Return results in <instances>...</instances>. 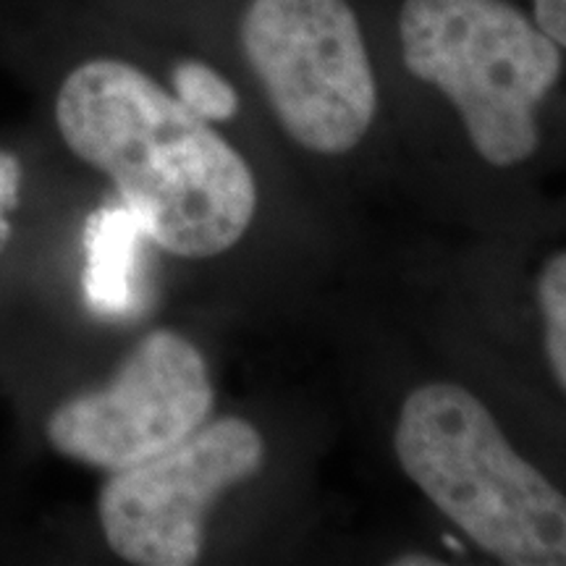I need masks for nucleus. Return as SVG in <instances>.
I'll use <instances>...</instances> for the list:
<instances>
[{"label":"nucleus","mask_w":566,"mask_h":566,"mask_svg":"<svg viewBox=\"0 0 566 566\" xmlns=\"http://www.w3.org/2000/svg\"><path fill=\"white\" fill-rule=\"evenodd\" d=\"M208 365L174 331L147 334L101 391L80 394L48 420L59 454L116 472L174 449L212 412Z\"/></svg>","instance_id":"6"},{"label":"nucleus","mask_w":566,"mask_h":566,"mask_svg":"<svg viewBox=\"0 0 566 566\" xmlns=\"http://www.w3.org/2000/svg\"><path fill=\"white\" fill-rule=\"evenodd\" d=\"M69 150L116 184L145 237L179 258H216L250 229L258 187L205 118L126 61L82 63L61 84Z\"/></svg>","instance_id":"1"},{"label":"nucleus","mask_w":566,"mask_h":566,"mask_svg":"<svg viewBox=\"0 0 566 566\" xmlns=\"http://www.w3.org/2000/svg\"><path fill=\"white\" fill-rule=\"evenodd\" d=\"M19 181H21V168L13 155L0 153V252L9 244L11 237V221L9 212L17 208L19 202Z\"/></svg>","instance_id":"10"},{"label":"nucleus","mask_w":566,"mask_h":566,"mask_svg":"<svg viewBox=\"0 0 566 566\" xmlns=\"http://www.w3.org/2000/svg\"><path fill=\"white\" fill-rule=\"evenodd\" d=\"M263 462L265 441L252 422H205L174 449L113 472L97 499L105 543L137 566L197 564L205 514L223 491L258 475Z\"/></svg>","instance_id":"5"},{"label":"nucleus","mask_w":566,"mask_h":566,"mask_svg":"<svg viewBox=\"0 0 566 566\" xmlns=\"http://www.w3.org/2000/svg\"><path fill=\"white\" fill-rule=\"evenodd\" d=\"M394 566H438L443 564L441 558H430V556H422V554H407V556H399L391 562Z\"/></svg>","instance_id":"12"},{"label":"nucleus","mask_w":566,"mask_h":566,"mask_svg":"<svg viewBox=\"0 0 566 566\" xmlns=\"http://www.w3.org/2000/svg\"><path fill=\"white\" fill-rule=\"evenodd\" d=\"M242 48L268 103L296 145L354 150L378 113L363 27L346 0H252Z\"/></svg>","instance_id":"4"},{"label":"nucleus","mask_w":566,"mask_h":566,"mask_svg":"<svg viewBox=\"0 0 566 566\" xmlns=\"http://www.w3.org/2000/svg\"><path fill=\"white\" fill-rule=\"evenodd\" d=\"M176 97L205 122H226L239 108V97L218 71L197 61H184L174 69Z\"/></svg>","instance_id":"9"},{"label":"nucleus","mask_w":566,"mask_h":566,"mask_svg":"<svg viewBox=\"0 0 566 566\" xmlns=\"http://www.w3.org/2000/svg\"><path fill=\"white\" fill-rule=\"evenodd\" d=\"M537 304L546 325L551 373L566 394V252H558L537 275Z\"/></svg>","instance_id":"8"},{"label":"nucleus","mask_w":566,"mask_h":566,"mask_svg":"<svg viewBox=\"0 0 566 566\" xmlns=\"http://www.w3.org/2000/svg\"><path fill=\"white\" fill-rule=\"evenodd\" d=\"M394 451L438 512L495 562L566 566V495L516 454L470 388H415L401 405Z\"/></svg>","instance_id":"2"},{"label":"nucleus","mask_w":566,"mask_h":566,"mask_svg":"<svg viewBox=\"0 0 566 566\" xmlns=\"http://www.w3.org/2000/svg\"><path fill=\"white\" fill-rule=\"evenodd\" d=\"M401 59L454 103L467 137L495 168L541 145L537 105L562 76V48L506 0H405Z\"/></svg>","instance_id":"3"},{"label":"nucleus","mask_w":566,"mask_h":566,"mask_svg":"<svg viewBox=\"0 0 566 566\" xmlns=\"http://www.w3.org/2000/svg\"><path fill=\"white\" fill-rule=\"evenodd\" d=\"M147 239L137 218L124 208H103L87 221L84 294L103 315H126L137 302V250Z\"/></svg>","instance_id":"7"},{"label":"nucleus","mask_w":566,"mask_h":566,"mask_svg":"<svg viewBox=\"0 0 566 566\" xmlns=\"http://www.w3.org/2000/svg\"><path fill=\"white\" fill-rule=\"evenodd\" d=\"M535 24L556 42L566 48V0H533Z\"/></svg>","instance_id":"11"}]
</instances>
